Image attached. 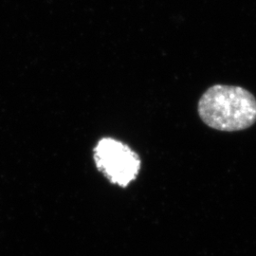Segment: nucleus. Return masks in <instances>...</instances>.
I'll list each match as a JSON object with an SVG mask.
<instances>
[{
	"label": "nucleus",
	"mask_w": 256,
	"mask_h": 256,
	"mask_svg": "<svg viewBox=\"0 0 256 256\" xmlns=\"http://www.w3.org/2000/svg\"><path fill=\"white\" fill-rule=\"evenodd\" d=\"M198 110L205 124L220 131L244 130L256 122V97L241 86H210L200 99Z\"/></svg>",
	"instance_id": "nucleus-1"
},
{
	"label": "nucleus",
	"mask_w": 256,
	"mask_h": 256,
	"mask_svg": "<svg viewBox=\"0 0 256 256\" xmlns=\"http://www.w3.org/2000/svg\"><path fill=\"white\" fill-rule=\"evenodd\" d=\"M94 162L108 180L126 188L137 178L140 158L128 144L112 138H102L94 148Z\"/></svg>",
	"instance_id": "nucleus-2"
}]
</instances>
